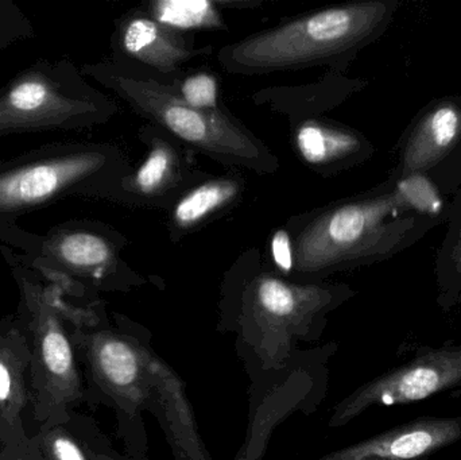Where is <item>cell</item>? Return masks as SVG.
<instances>
[{"label":"cell","instance_id":"1","mask_svg":"<svg viewBox=\"0 0 461 460\" xmlns=\"http://www.w3.org/2000/svg\"><path fill=\"white\" fill-rule=\"evenodd\" d=\"M384 2L327 8L276 29L247 38L227 49V67L241 72L293 69L347 53L375 34L390 15Z\"/></svg>","mask_w":461,"mask_h":460},{"label":"cell","instance_id":"2","mask_svg":"<svg viewBox=\"0 0 461 460\" xmlns=\"http://www.w3.org/2000/svg\"><path fill=\"white\" fill-rule=\"evenodd\" d=\"M400 207L393 194L325 211L298 235L295 270L316 275L384 256L413 227V221L398 219Z\"/></svg>","mask_w":461,"mask_h":460},{"label":"cell","instance_id":"3","mask_svg":"<svg viewBox=\"0 0 461 460\" xmlns=\"http://www.w3.org/2000/svg\"><path fill=\"white\" fill-rule=\"evenodd\" d=\"M122 89L140 115L184 142L227 164L271 170L276 165L262 146L221 111L197 110L167 86L151 80H122Z\"/></svg>","mask_w":461,"mask_h":460},{"label":"cell","instance_id":"4","mask_svg":"<svg viewBox=\"0 0 461 460\" xmlns=\"http://www.w3.org/2000/svg\"><path fill=\"white\" fill-rule=\"evenodd\" d=\"M436 396L461 399V343L417 348L413 358L363 383L336 404L330 427L347 426L371 408L414 404Z\"/></svg>","mask_w":461,"mask_h":460},{"label":"cell","instance_id":"5","mask_svg":"<svg viewBox=\"0 0 461 460\" xmlns=\"http://www.w3.org/2000/svg\"><path fill=\"white\" fill-rule=\"evenodd\" d=\"M332 302L327 289L293 285L274 275H259L252 284L249 315L255 347L263 361L281 364L295 338L308 332L312 321Z\"/></svg>","mask_w":461,"mask_h":460},{"label":"cell","instance_id":"6","mask_svg":"<svg viewBox=\"0 0 461 460\" xmlns=\"http://www.w3.org/2000/svg\"><path fill=\"white\" fill-rule=\"evenodd\" d=\"M461 440L460 416H422L317 460H429Z\"/></svg>","mask_w":461,"mask_h":460},{"label":"cell","instance_id":"7","mask_svg":"<svg viewBox=\"0 0 461 460\" xmlns=\"http://www.w3.org/2000/svg\"><path fill=\"white\" fill-rule=\"evenodd\" d=\"M148 369L151 396L156 397L161 408L173 446L186 460H210L183 381L150 351H148Z\"/></svg>","mask_w":461,"mask_h":460},{"label":"cell","instance_id":"8","mask_svg":"<svg viewBox=\"0 0 461 460\" xmlns=\"http://www.w3.org/2000/svg\"><path fill=\"white\" fill-rule=\"evenodd\" d=\"M94 361L103 383L129 410H138L151 396L145 348L122 338L102 337L95 343Z\"/></svg>","mask_w":461,"mask_h":460},{"label":"cell","instance_id":"9","mask_svg":"<svg viewBox=\"0 0 461 460\" xmlns=\"http://www.w3.org/2000/svg\"><path fill=\"white\" fill-rule=\"evenodd\" d=\"M461 138V104L438 103L414 127L403 149L402 176L422 175L440 162Z\"/></svg>","mask_w":461,"mask_h":460},{"label":"cell","instance_id":"10","mask_svg":"<svg viewBox=\"0 0 461 460\" xmlns=\"http://www.w3.org/2000/svg\"><path fill=\"white\" fill-rule=\"evenodd\" d=\"M102 157H73L53 164L27 167L0 180V205H23L38 202L56 189L99 167Z\"/></svg>","mask_w":461,"mask_h":460},{"label":"cell","instance_id":"11","mask_svg":"<svg viewBox=\"0 0 461 460\" xmlns=\"http://www.w3.org/2000/svg\"><path fill=\"white\" fill-rule=\"evenodd\" d=\"M122 46L132 59L165 73L172 72L194 54L177 34L149 16L127 22Z\"/></svg>","mask_w":461,"mask_h":460},{"label":"cell","instance_id":"12","mask_svg":"<svg viewBox=\"0 0 461 460\" xmlns=\"http://www.w3.org/2000/svg\"><path fill=\"white\" fill-rule=\"evenodd\" d=\"M360 145V138L354 132L319 122H306L295 135L298 153L313 167H325L348 158L359 150Z\"/></svg>","mask_w":461,"mask_h":460},{"label":"cell","instance_id":"13","mask_svg":"<svg viewBox=\"0 0 461 460\" xmlns=\"http://www.w3.org/2000/svg\"><path fill=\"white\" fill-rule=\"evenodd\" d=\"M240 191L233 180H213L197 186L183 197L173 210V221L178 229L197 226L208 216L226 207Z\"/></svg>","mask_w":461,"mask_h":460},{"label":"cell","instance_id":"14","mask_svg":"<svg viewBox=\"0 0 461 460\" xmlns=\"http://www.w3.org/2000/svg\"><path fill=\"white\" fill-rule=\"evenodd\" d=\"M150 18L170 30L219 29L223 24L210 0H159L150 5Z\"/></svg>","mask_w":461,"mask_h":460},{"label":"cell","instance_id":"15","mask_svg":"<svg viewBox=\"0 0 461 460\" xmlns=\"http://www.w3.org/2000/svg\"><path fill=\"white\" fill-rule=\"evenodd\" d=\"M178 175V158L172 146L154 143L150 154L134 176L135 191L146 196L162 194L173 185Z\"/></svg>","mask_w":461,"mask_h":460},{"label":"cell","instance_id":"16","mask_svg":"<svg viewBox=\"0 0 461 460\" xmlns=\"http://www.w3.org/2000/svg\"><path fill=\"white\" fill-rule=\"evenodd\" d=\"M61 256L75 266L99 267L110 262L111 248L96 235L78 232L61 243Z\"/></svg>","mask_w":461,"mask_h":460},{"label":"cell","instance_id":"17","mask_svg":"<svg viewBox=\"0 0 461 460\" xmlns=\"http://www.w3.org/2000/svg\"><path fill=\"white\" fill-rule=\"evenodd\" d=\"M394 196L401 205L428 215H438L443 208L440 194L424 175L403 176Z\"/></svg>","mask_w":461,"mask_h":460},{"label":"cell","instance_id":"18","mask_svg":"<svg viewBox=\"0 0 461 460\" xmlns=\"http://www.w3.org/2000/svg\"><path fill=\"white\" fill-rule=\"evenodd\" d=\"M181 99L197 110H219V84L210 73H194L181 84Z\"/></svg>","mask_w":461,"mask_h":460},{"label":"cell","instance_id":"19","mask_svg":"<svg viewBox=\"0 0 461 460\" xmlns=\"http://www.w3.org/2000/svg\"><path fill=\"white\" fill-rule=\"evenodd\" d=\"M42 358L49 372L59 377L73 374V354L65 335L51 329L43 335Z\"/></svg>","mask_w":461,"mask_h":460},{"label":"cell","instance_id":"20","mask_svg":"<svg viewBox=\"0 0 461 460\" xmlns=\"http://www.w3.org/2000/svg\"><path fill=\"white\" fill-rule=\"evenodd\" d=\"M46 88L37 81H27L16 86L10 95V103L19 111H34L45 103Z\"/></svg>","mask_w":461,"mask_h":460},{"label":"cell","instance_id":"21","mask_svg":"<svg viewBox=\"0 0 461 460\" xmlns=\"http://www.w3.org/2000/svg\"><path fill=\"white\" fill-rule=\"evenodd\" d=\"M270 250L274 264L281 272L289 275L294 270V248L290 235L285 230H279L273 235Z\"/></svg>","mask_w":461,"mask_h":460},{"label":"cell","instance_id":"22","mask_svg":"<svg viewBox=\"0 0 461 460\" xmlns=\"http://www.w3.org/2000/svg\"><path fill=\"white\" fill-rule=\"evenodd\" d=\"M53 451L59 460H86L80 447L68 437L54 440Z\"/></svg>","mask_w":461,"mask_h":460},{"label":"cell","instance_id":"23","mask_svg":"<svg viewBox=\"0 0 461 460\" xmlns=\"http://www.w3.org/2000/svg\"><path fill=\"white\" fill-rule=\"evenodd\" d=\"M11 393L10 370L0 362V402L5 401Z\"/></svg>","mask_w":461,"mask_h":460},{"label":"cell","instance_id":"24","mask_svg":"<svg viewBox=\"0 0 461 460\" xmlns=\"http://www.w3.org/2000/svg\"><path fill=\"white\" fill-rule=\"evenodd\" d=\"M456 275L459 277V283H457L456 289H455L454 300H452V305L456 302L457 299V289L461 288V239L459 243V248H457L456 256Z\"/></svg>","mask_w":461,"mask_h":460},{"label":"cell","instance_id":"25","mask_svg":"<svg viewBox=\"0 0 461 460\" xmlns=\"http://www.w3.org/2000/svg\"><path fill=\"white\" fill-rule=\"evenodd\" d=\"M100 460H111V459H105V458H103V459H100Z\"/></svg>","mask_w":461,"mask_h":460}]
</instances>
